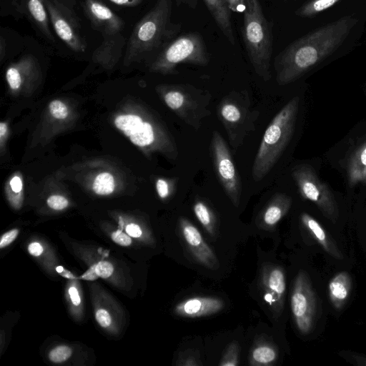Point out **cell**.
I'll list each match as a JSON object with an SVG mask.
<instances>
[{
    "instance_id": "1",
    "label": "cell",
    "mask_w": 366,
    "mask_h": 366,
    "mask_svg": "<svg viewBox=\"0 0 366 366\" xmlns=\"http://www.w3.org/2000/svg\"><path fill=\"white\" fill-rule=\"evenodd\" d=\"M172 0H157L154 6L136 24L127 41L125 58L139 59L157 53L177 38L181 23L172 21Z\"/></svg>"
},
{
    "instance_id": "2",
    "label": "cell",
    "mask_w": 366,
    "mask_h": 366,
    "mask_svg": "<svg viewBox=\"0 0 366 366\" xmlns=\"http://www.w3.org/2000/svg\"><path fill=\"white\" fill-rule=\"evenodd\" d=\"M299 104V97H293L268 125L252 164L254 182H259L267 175L289 144L295 130Z\"/></svg>"
},
{
    "instance_id": "3",
    "label": "cell",
    "mask_w": 366,
    "mask_h": 366,
    "mask_svg": "<svg viewBox=\"0 0 366 366\" xmlns=\"http://www.w3.org/2000/svg\"><path fill=\"white\" fill-rule=\"evenodd\" d=\"M243 14V37L250 63L257 76L267 81L273 49L271 24L259 0H246Z\"/></svg>"
},
{
    "instance_id": "4",
    "label": "cell",
    "mask_w": 366,
    "mask_h": 366,
    "mask_svg": "<svg viewBox=\"0 0 366 366\" xmlns=\"http://www.w3.org/2000/svg\"><path fill=\"white\" fill-rule=\"evenodd\" d=\"M217 114L227 134L231 147L236 151L245 138L255 130L260 112L253 107L249 94L244 90L225 95L217 105Z\"/></svg>"
},
{
    "instance_id": "5",
    "label": "cell",
    "mask_w": 366,
    "mask_h": 366,
    "mask_svg": "<svg viewBox=\"0 0 366 366\" xmlns=\"http://www.w3.org/2000/svg\"><path fill=\"white\" fill-rule=\"evenodd\" d=\"M166 105L187 124L198 130L203 120L211 115V94L189 84H176L162 88Z\"/></svg>"
},
{
    "instance_id": "6",
    "label": "cell",
    "mask_w": 366,
    "mask_h": 366,
    "mask_svg": "<svg viewBox=\"0 0 366 366\" xmlns=\"http://www.w3.org/2000/svg\"><path fill=\"white\" fill-rule=\"evenodd\" d=\"M210 55L204 40L199 32L178 36L157 55L152 65L154 71L163 74H176L180 64L206 66Z\"/></svg>"
},
{
    "instance_id": "7",
    "label": "cell",
    "mask_w": 366,
    "mask_h": 366,
    "mask_svg": "<svg viewBox=\"0 0 366 366\" xmlns=\"http://www.w3.org/2000/svg\"><path fill=\"white\" fill-rule=\"evenodd\" d=\"M292 176L301 196L315 203L325 217L336 222L339 210L335 197L314 168L307 164H298L293 168Z\"/></svg>"
},
{
    "instance_id": "8",
    "label": "cell",
    "mask_w": 366,
    "mask_h": 366,
    "mask_svg": "<svg viewBox=\"0 0 366 366\" xmlns=\"http://www.w3.org/2000/svg\"><path fill=\"white\" fill-rule=\"evenodd\" d=\"M210 151L216 175L233 205L239 204L242 184L229 147L216 130L212 132Z\"/></svg>"
},
{
    "instance_id": "9",
    "label": "cell",
    "mask_w": 366,
    "mask_h": 366,
    "mask_svg": "<svg viewBox=\"0 0 366 366\" xmlns=\"http://www.w3.org/2000/svg\"><path fill=\"white\" fill-rule=\"evenodd\" d=\"M291 310L300 332L308 334L315 323L317 300L310 278L304 271H300L295 280L291 294Z\"/></svg>"
},
{
    "instance_id": "10",
    "label": "cell",
    "mask_w": 366,
    "mask_h": 366,
    "mask_svg": "<svg viewBox=\"0 0 366 366\" xmlns=\"http://www.w3.org/2000/svg\"><path fill=\"white\" fill-rule=\"evenodd\" d=\"M44 2L57 36L71 50L84 51L87 43L81 35L79 19L75 13L56 0H44Z\"/></svg>"
},
{
    "instance_id": "11",
    "label": "cell",
    "mask_w": 366,
    "mask_h": 366,
    "mask_svg": "<svg viewBox=\"0 0 366 366\" xmlns=\"http://www.w3.org/2000/svg\"><path fill=\"white\" fill-rule=\"evenodd\" d=\"M259 282L264 301L274 315H280L284 308L286 290L283 269L276 265H264L261 271Z\"/></svg>"
},
{
    "instance_id": "12",
    "label": "cell",
    "mask_w": 366,
    "mask_h": 366,
    "mask_svg": "<svg viewBox=\"0 0 366 366\" xmlns=\"http://www.w3.org/2000/svg\"><path fill=\"white\" fill-rule=\"evenodd\" d=\"M178 225L182 237L196 262L208 268L217 269L219 264L217 257L198 229L182 217L179 219Z\"/></svg>"
},
{
    "instance_id": "13",
    "label": "cell",
    "mask_w": 366,
    "mask_h": 366,
    "mask_svg": "<svg viewBox=\"0 0 366 366\" xmlns=\"http://www.w3.org/2000/svg\"><path fill=\"white\" fill-rule=\"evenodd\" d=\"M83 9L92 27L103 36H113L123 30L124 21L100 0H84Z\"/></svg>"
},
{
    "instance_id": "14",
    "label": "cell",
    "mask_w": 366,
    "mask_h": 366,
    "mask_svg": "<svg viewBox=\"0 0 366 366\" xmlns=\"http://www.w3.org/2000/svg\"><path fill=\"white\" fill-rule=\"evenodd\" d=\"M116 127L139 147L150 146L156 143L157 133L150 122H144L137 115H121L114 121Z\"/></svg>"
},
{
    "instance_id": "15",
    "label": "cell",
    "mask_w": 366,
    "mask_h": 366,
    "mask_svg": "<svg viewBox=\"0 0 366 366\" xmlns=\"http://www.w3.org/2000/svg\"><path fill=\"white\" fill-rule=\"evenodd\" d=\"M223 301L214 297H194L178 303L174 313L183 317H200L212 315L224 307Z\"/></svg>"
},
{
    "instance_id": "16",
    "label": "cell",
    "mask_w": 366,
    "mask_h": 366,
    "mask_svg": "<svg viewBox=\"0 0 366 366\" xmlns=\"http://www.w3.org/2000/svg\"><path fill=\"white\" fill-rule=\"evenodd\" d=\"M291 204L290 196L281 192L275 193L259 214L257 218L258 227L266 230L273 229L288 212Z\"/></svg>"
},
{
    "instance_id": "17",
    "label": "cell",
    "mask_w": 366,
    "mask_h": 366,
    "mask_svg": "<svg viewBox=\"0 0 366 366\" xmlns=\"http://www.w3.org/2000/svg\"><path fill=\"white\" fill-rule=\"evenodd\" d=\"M17 10L26 15L49 41L54 37L49 29V17L44 0H14Z\"/></svg>"
},
{
    "instance_id": "18",
    "label": "cell",
    "mask_w": 366,
    "mask_h": 366,
    "mask_svg": "<svg viewBox=\"0 0 366 366\" xmlns=\"http://www.w3.org/2000/svg\"><path fill=\"white\" fill-rule=\"evenodd\" d=\"M211 16L223 35L232 44L235 39L232 29L231 10L225 0H203Z\"/></svg>"
},
{
    "instance_id": "19",
    "label": "cell",
    "mask_w": 366,
    "mask_h": 366,
    "mask_svg": "<svg viewBox=\"0 0 366 366\" xmlns=\"http://www.w3.org/2000/svg\"><path fill=\"white\" fill-rule=\"evenodd\" d=\"M300 219L303 225L310 232L326 252L337 259L343 258L335 242L315 218L304 212L302 213Z\"/></svg>"
},
{
    "instance_id": "20",
    "label": "cell",
    "mask_w": 366,
    "mask_h": 366,
    "mask_svg": "<svg viewBox=\"0 0 366 366\" xmlns=\"http://www.w3.org/2000/svg\"><path fill=\"white\" fill-rule=\"evenodd\" d=\"M352 289V280L347 272L335 274L328 285L329 297L333 307L340 310L346 304Z\"/></svg>"
},
{
    "instance_id": "21",
    "label": "cell",
    "mask_w": 366,
    "mask_h": 366,
    "mask_svg": "<svg viewBox=\"0 0 366 366\" xmlns=\"http://www.w3.org/2000/svg\"><path fill=\"white\" fill-rule=\"evenodd\" d=\"M347 172L351 186L366 183V139L360 144L351 154Z\"/></svg>"
},
{
    "instance_id": "22",
    "label": "cell",
    "mask_w": 366,
    "mask_h": 366,
    "mask_svg": "<svg viewBox=\"0 0 366 366\" xmlns=\"http://www.w3.org/2000/svg\"><path fill=\"white\" fill-rule=\"evenodd\" d=\"M277 357V351L271 344L260 343L252 349L249 360L252 365H271Z\"/></svg>"
},
{
    "instance_id": "23",
    "label": "cell",
    "mask_w": 366,
    "mask_h": 366,
    "mask_svg": "<svg viewBox=\"0 0 366 366\" xmlns=\"http://www.w3.org/2000/svg\"><path fill=\"white\" fill-rule=\"evenodd\" d=\"M193 211L201 224L212 236H214L216 229V218L208 204L201 199H197L193 205Z\"/></svg>"
},
{
    "instance_id": "24",
    "label": "cell",
    "mask_w": 366,
    "mask_h": 366,
    "mask_svg": "<svg viewBox=\"0 0 366 366\" xmlns=\"http://www.w3.org/2000/svg\"><path fill=\"white\" fill-rule=\"evenodd\" d=\"M93 189L100 195H107L114 189V179L113 176L107 172L99 174L93 184Z\"/></svg>"
},
{
    "instance_id": "25",
    "label": "cell",
    "mask_w": 366,
    "mask_h": 366,
    "mask_svg": "<svg viewBox=\"0 0 366 366\" xmlns=\"http://www.w3.org/2000/svg\"><path fill=\"white\" fill-rule=\"evenodd\" d=\"M239 347L238 342L234 341L227 347L219 363L221 366H236L238 365Z\"/></svg>"
},
{
    "instance_id": "26",
    "label": "cell",
    "mask_w": 366,
    "mask_h": 366,
    "mask_svg": "<svg viewBox=\"0 0 366 366\" xmlns=\"http://www.w3.org/2000/svg\"><path fill=\"white\" fill-rule=\"evenodd\" d=\"M339 0H315L304 6L300 11V14L308 15L315 12L322 11L328 9L334 5Z\"/></svg>"
},
{
    "instance_id": "27",
    "label": "cell",
    "mask_w": 366,
    "mask_h": 366,
    "mask_svg": "<svg viewBox=\"0 0 366 366\" xmlns=\"http://www.w3.org/2000/svg\"><path fill=\"white\" fill-rule=\"evenodd\" d=\"M6 80L9 86L12 89H17L20 87L22 79L19 67L16 65H12L8 68L6 74Z\"/></svg>"
},
{
    "instance_id": "28",
    "label": "cell",
    "mask_w": 366,
    "mask_h": 366,
    "mask_svg": "<svg viewBox=\"0 0 366 366\" xmlns=\"http://www.w3.org/2000/svg\"><path fill=\"white\" fill-rule=\"evenodd\" d=\"M71 355V350L70 347L67 346H59L49 352V357L51 362L60 363L69 359Z\"/></svg>"
},
{
    "instance_id": "29",
    "label": "cell",
    "mask_w": 366,
    "mask_h": 366,
    "mask_svg": "<svg viewBox=\"0 0 366 366\" xmlns=\"http://www.w3.org/2000/svg\"><path fill=\"white\" fill-rule=\"evenodd\" d=\"M49 110L54 117L59 119H65L69 114L66 105L59 100H54L49 104Z\"/></svg>"
},
{
    "instance_id": "30",
    "label": "cell",
    "mask_w": 366,
    "mask_h": 366,
    "mask_svg": "<svg viewBox=\"0 0 366 366\" xmlns=\"http://www.w3.org/2000/svg\"><path fill=\"white\" fill-rule=\"evenodd\" d=\"M157 191L158 195L162 199L167 198L173 187V184L164 179H159L156 183Z\"/></svg>"
},
{
    "instance_id": "31",
    "label": "cell",
    "mask_w": 366,
    "mask_h": 366,
    "mask_svg": "<svg viewBox=\"0 0 366 366\" xmlns=\"http://www.w3.org/2000/svg\"><path fill=\"white\" fill-rule=\"evenodd\" d=\"M47 204L51 209L61 210L68 206L69 202L68 200L62 196L52 195L48 198Z\"/></svg>"
},
{
    "instance_id": "32",
    "label": "cell",
    "mask_w": 366,
    "mask_h": 366,
    "mask_svg": "<svg viewBox=\"0 0 366 366\" xmlns=\"http://www.w3.org/2000/svg\"><path fill=\"white\" fill-rule=\"evenodd\" d=\"M95 271L99 277L107 278L112 274L114 267L108 262H100L96 264Z\"/></svg>"
},
{
    "instance_id": "33",
    "label": "cell",
    "mask_w": 366,
    "mask_h": 366,
    "mask_svg": "<svg viewBox=\"0 0 366 366\" xmlns=\"http://www.w3.org/2000/svg\"><path fill=\"white\" fill-rule=\"evenodd\" d=\"M96 320L98 323L103 327H107L112 322L111 317L109 312L103 309H99L96 312Z\"/></svg>"
},
{
    "instance_id": "34",
    "label": "cell",
    "mask_w": 366,
    "mask_h": 366,
    "mask_svg": "<svg viewBox=\"0 0 366 366\" xmlns=\"http://www.w3.org/2000/svg\"><path fill=\"white\" fill-rule=\"evenodd\" d=\"M112 238L114 242L122 246H129L132 243L131 238L121 231L112 233Z\"/></svg>"
},
{
    "instance_id": "35",
    "label": "cell",
    "mask_w": 366,
    "mask_h": 366,
    "mask_svg": "<svg viewBox=\"0 0 366 366\" xmlns=\"http://www.w3.org/2000/svg\"><path fill=\"white\" fill-rule=\"evenodd\" d=\"M231 11L243 13L246 8V0H225Z\"/></svg>"
},
{
    "instance_id": "36",
    "label": "cell",
    "mask_w": 366,
    "mask_h": 366,
    "mask_svg": "<svg viewBox=\"0 0 366 366\" xmlns=\"http://www.w3.org/2000/svg\"><path fill=\"white\" fill-rule=\"evenodd\" d=\"M18 229H11L4 234L0 241V248H4L11 244L17 237Z\"/></svg>"
},
{
    "instance_id": "37",
    "label": "cell",
    "mask_w": 366,
    "mask_h": 366,
    "mask_svg": "<svg viewBox=\"0 0 366 366\" xmlns=\"http://www.w3.org/2000/svg\"><path fill=\"white\" fill-rule=\"evenodd\" d=\"M114 4L124 7H133L140 4L143 0H108Z\"/></svg>"
},
{
    "instance_id": "38",
    "label": "cell",
    "mask_w": 366,
    "mask_h": 366,
    "mask_svg": "<svg viewBox=\"0 0 366 366\" xmlns=\"http://www.w3.org/2000/svg\"><path fill=\"white\" fill-rule=\"evenodd\" d=\"M125 229L127 233L132 237H139L142 235V230L136 224H128Z\"/></svg>"
},
{
    "instance_id": "39",
    "label": "cell",
    "mask_w": 366,
    "mask_h": 366,
    "mask_svg": "<svg viewBox=\"0 0 366 366\" xmlns=\"http://www.w3.org/2000/svg\"><path fill=\"white\" fill-rule=\"evenodd\" d=\"M177 365H198L196 360V357L194 355H182V357L180 358V360H178Z\"/></svg>"
},
{
    "instance_id": "40",
    "label": "cell",
    "mask_w": 366,
    "mask_h": 366,
    "mask_svg": "<svg viewBox=\"0 0 366 366\" xmlns=\"http://www.w3.org/2000/svg\"><path fill=\"white\" fill-rule=\"evenodd\" d=\"M28 251L31 255L38 257L42 254L43 247L38 242H32L28 246Z\"/></svg>"
},
{
    "instance_id": "41",
    "label": "cell",
    "mask_w": 366,
    "mask_h": 366,
    "mask_svg": "<svg viewBox=\"0 0 366 366\" xmlns=\"http://www.w3.org/2000/svg\"><path fill=\"white\" fill-rule=\"evenodd\" d=\"M10 185H11V189L14 192H21V189H22V183H21V179L17 177V176H15L14 177L11 182H10Z\"/></svg>"
},
{
    "instance_id": "42",
    "label": "cell",
    "mask_w": 366,
    "mask_h": 366,
    "mask_svg": "<svg viewBox=\"0 0 366 366\" xmlns=\"http://www.w3.org/2000/svg\"><path fill=\"white\" fill-rule=\"evenodd\" d=\"M69 294L70 295L71 302L74 305H79L81 303V298L76 287H71L69 289Z\"/></svg>"
},
{
    "instance_id": "43",
    "label": "cell",
    "mask_w": 366,
    "mask_h": 366,
    "mask_svg": "<svg viewBox=\"0 0 366 366\" xmlns=\"http://www.w3.org/2000/svg\"><path fill=\"white\" fill-rule=\"evenodd\" d=\"M96 264L92 266L88 271H86L82 276L81 278L86 280H94L99 276L95 271Z\"/></svg>"
},
{
    "instance_id": "44",
    "label": "cell",
    "mask_w": 366,
    "mask_h": 366,
    "mask_svg": "<svg viewBox=\"0 0 366 366\" xmlns=\"http://www.w3.org/2000/svg\"><path fill=\"white\" fill-rule=\"evenodd\" d=\"M177 6L184 4L191 9H195L198 4V0H174Z\"/></svg>"
},
{
    "instance_id": "45",
    "label": "cell",
    "mask_w": 366,
    "mask_h": 366,
    "mask_svg": "<svg viewBox=\"0 0 366 366\" xmlns=\"http://www.w3.org/2000/svg\"><path fill=\"white\" fill-rule=\"evenodd\" d=\"M6 47V41L4 38V36L1 35L0 36V56H1V59H3L5 55Z\"/></svg>"
},
{
    "instance_id": "46",
    "label": "cell",
    "mask_w": 366,
    "mask_h": 366,
    "mask_svg": "<svg viewBox=\"0 0 366 366\" xmlns=\"http://www.w3.org/2000/svg\"><path fill=\"white\" fill-rule=\"evenodd\" d=\"M56 271L61 274L62 276L67 278H74V276L68 271L65 270L61 266H59L56 268Z\"/></svg>"
},
{
    "instance_id": "47",
    "label": "cell",
    "mask_w": 366,
    "mask_h": 366,
    "mask_svg": "<svg viewBox=\"0 0 366 366\" xmlns=\"http://www.w3.org/2000/svg\"><path fill=\"white\" fill-rule=\"evenodd\" d=\"M354 359L357 362L359 365H366V357L360 355L354 356Z\"/></svg>"
},
{
    "instance_id": "48",
    "label": "cell",
    "mask_w": 366,
    "mask_h": 366,
    "mask_svg": "<svg viewBox=\"0 0 366 366\" xmlns=\"http://www.w3.org/2000/svg\"><path fill=\"white\" fill-rule=\"evenodd\" d=\"M6 130H7L6 124H5L3 122L0 123V135L1 137L5 135Z\"/></svg>"
}]
</instances>
